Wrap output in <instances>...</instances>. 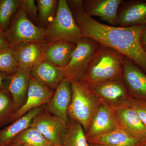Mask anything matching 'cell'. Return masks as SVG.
<instances>
[{
  "instance_id": "obj_1",
  "label": "cell",
  "mask_w": 146,
  "mask_h": 146,
  "mask_svg": "<svg viewBox=\"0 0 146 146\" xmlns=\"http://www.w3.org/2000/svg\"><path fill=\"white\" fill-rule=\"evenodd\" d=\"M68 3L82 37L93 39L119 52L146 73V51L140 40L146 25L120 27L105 25L85 13L82 0H69Z\"/></svg>"
},
{
  "instance_id": "obj_2",
  "label": "cell",
  "mask_w": 146,
  "mask_h": 146,
  "mask_svg": "<svg viewBox=\"0 0 146 146\" xmlns=\"http://www.w3.org/2000/svg\"><path fill=\"white\" fill-rule=\"evenodd\" d=\"M125 57L119 52L100 44L80 82L87 87L106 82L122 80Z\"/></svg>"
},
{
  "instance_id": "obj_3",
  "label": "cell",
  "mask_w": 146,
  "mask_h": 146,
  "mask_svg": "<svg viewBox=\"0 0 146 146\" xmlns=\"http://www.w3.org/2000/svg\"><path fill=\"white\" fill-rule=\"evenodd\" d=\"M70 82L72 94L68 116L70 119L79 123L86 133L103 102L80 82L74 80Z\"/></svg>"
},
{
  "instance_id": "obj_4",
  "label": "cell",
  "mask_w": 146,
  "mask_h": 146,
  "mask_svg": "<svg viewBox=\"0 0 146 146\" xmlns=\"http://www.w3.org/2000/svg\"><path fill=\"white\" fill-rule=\"evenodd\" d=\"M46 42L59 40L76 44L82 38L81 31L77 25L66 0H59L54 19L45 29Z\"/></svg>"
},
{
  "instance_id": "obj_5",
  "label": "cell",
  "mask_w": 146,
  "mask_h": 146,
  "mask_svg": "<svg viewBox=\"0 0 146 146\" xmlns=\"http://www.w3.org/2000/svg\"><path fill=\"white\" fill-rule=\"evenodd\" d=\"M9 46L13 48L27 42H46V29L35 25L20 8L9 28L5 32Z\"/></svg>"
},
{
  "instance_id": "obj_6",
  "label": "cell",
  "mask_w": 146,
  "mask_h": 146,
  "mask_svg": "<svg viewBox=\"0 0 146 146\" xmlns=\"http://www.w3.org/2000/svg\"><path fill=\"white\" fill-rule=\"evenodd\" d=\"M100 45L93 39L82 37L77 43L69 63L60 68L65 77L70 81H81Z\"/></svg>"
},
{
  "instance_id": "obj_7",
  "label": "cell",
  "mask_w": 146,
  "mask_h": 146,
  "mask_svg": "<svg viewBox=\"0 0 146 146\" xmlns=\"http://www.w3.org/2000/svg\"><path fill=\"white\" fill-rule=\"evenodd\" d=\"M30 127L38 131L53 145L61 146L68 125L47 111L44 107L33 119Z\"/></svg>"
},
{
  "instance_id": "obj_8",
  "label": "cell",
  "mask_w": 146,
  "mask_h": 146,
  "mask_svg": "<svg viewBox=\"0 0 146 146\" xmlns=\"http://www.w3.org/2000/svg\"><path fill=\"white\" fill-rule=\"evenodd\" d=\"M112 108L118 128L144 145L146 141V127L136 111L125 103Z\"/></svg>"
},
{
  "instance_id": "obj_9",
  "label": "cell",
  "mask_w": 146,
  "mask_h": 146,
  "mask_svg": "<svg viewBox=\"0 0 146 146\" xmlns=\"http://www.w3.org/2000/svg\"><path fill=\"white\" fill-rule=\"evenodd\" d=\"M54 91L35 79L31 77L25 102L15 112L11 123L14 122L31 110L46 104L52 98Z\"/></svg>"
},
{
  "instance_id": "obj_10",
  "label": "cell",
  "mask_w": 146,
  "mask_h": 146,
  "mask_svg": "<svg viewBox=\"0 0 146 146\" xmlns=\"http://www.w3.org/2000/svg\"><path fill=\"white\" fill-rule=\"evenodd\" d=\"M86 88L110 107L123 104L131 97L122 80L106 82Z\"/></svg>"
},
{
  "instance_id": "obj_11",
  "label": "cell",
  "mask_w": 146,
  "mask_h": 146,
  "mask_svg": "<svg viewBox=\"0 0 146 146\" xmlns=\"http://www.w3.org/2000/svg\"><path fill=\"white\" fill-rule=\"evenodd\" d=\"M72 94L71 82L65 78L55 90L52 98L44 105L47 111L59 118L67 125L70 121L68 109L72 100Z\"/></svg>"
},
{
  "instance_id": "obj_12",
  "label": "cell",
  "mask_w": 146,
  "mask_h": 146,
  "mask_svg": "<svg viewBox=\"0 0 146 146\" xmlns=\"http://www.w3.org/2000/svg\"><path fill=\"white\" fill-rule=\"evenodd\" d=\"M122 0H82V8L88 16H98L110 26L117 27V13Z\"/></svg>"
},
{
  "instance_id": "obj_13",
  "label": "cell",
  "mask_w": 146,
  "mask_h": 146,
  "mask_svg": "<svg viewBox=\"0 0 146 146\" xmlns=\"http://www.w3.org/2000/svg\"><path fill=\"white\" fill-rule=\"evenodd\" d=\"M122 81L131 97L146 100V74L127 57L124 61Z\"/></svg>"
},
{
  "instance_id": "obj_14",
  "label": "cell",
  "mask_w": 146,
  "mask_h": 146,
  "mask_svg": "<svg viewBox=\"0 0 146 146\" xmlns=\"http://www.w3.org/2000/svg\"><path fill=\"white\" fill-rule=\"evenodd\" d=\"M76 46L75 44L63 40L41 43L45 60L59 68H63L68 64Z\"/></svg>"
},
{
  "instance_id": "obj_15",
  "label": "cell",
  "mask_w": 146,
  "mask_h": 146,
  "mask_svg": "<svg viewBox=\"0 0 146 146\" xmlns=\"http://www.w3.org/2000/svg\"><path fill=\"white\" fill-rule=\"evenodd\" d=\"M117 13L118 27L146 25V2L123 1Z\"/></svg>"
},
{
  "instance_id": "obj_16",
  "label": "cell",
  "mask_w": 146,
  "mask_h": 146,
  "mask_svg": "<svg viewBox=\"0 0 146 146\" xmlns=\"http://www.w3.org/2000/svg\"><path fill=\"white\" fill-rule=\"evenodd\" d=\"M112 108L103 102L94 115L86 133V138L100 136L117 128Z\"/></svg>"
},
{
  "instance_id": "obj_17",
  "label": "cell",
  "mask_w": 146,
  "mask_h": 146,
  "mask_svg": "<svg viewBox=\"0 0 146 146\" xmlns=\"http://www.w3.org/2000/svg\"><path fill=\"white\" fill-rule=\"evenodd\" d=\"M12 48L18 69L30 72L44 58L41 50V43L27 42Z\"/></svg>"
},
{
  "instance_id": "obj_18",
  "label": "cell",
  "mask_w": 146,
  "mask_h": 146,
  "mask_svg": "<svg viewBox=\"0 0 146 146\" xmlns=\"http://www.w3.org/2000/svg\"><path fill=\"white\" fill-rule=\"evenodd\" d=\"M30 76L54 90L65 78L61 68L53 65L44 58L32 69Z\"/></svg>"
},
{
  "instance_id": "obj_19",
  "label": "cell",
  "mask_w": 146,
  "mask_h": 146,
  "mask_svg": "<svg viewBox=\"0 0 146 146\" xmlns=\"http://www.w3.org/2000/svg\"><path fill=\"white\" fill-rule=\"evenodd\" d=\"M30 72L18 69L11 76L7 89L10 92L16 112L25 104L29 86Z\"/></svg>"
},
{
  "instance_id": "obj_20",
  "label": "cell",
  "mask_w": 146,
  "mask_h": 146,
  "mask_svg": "<svg viewBox=\"0 0 146 146\" xmlns=\"http://www.w3.org/2000/svg\"><path fill=\"white\" fill-rule=\"evenodd\" d=\"M44 105L31 110L20 119L3 129H0V146H9L12 140L23 131L30 127L35 117Z\"/></svg>"
},
{
  "instance_id": "obj_21",
  "label": "cell",
  "mask_w": 146,
  "mask_h": 146,
  "mask_svg": "<svg viewBox=\"0 0 146 146\" xmlns=\"http://www.w3.org/2000/svg\"><path fill=\"white\" fill-rule=\"evenodd\" d=\"M87 139L89 143L106 146H144L140 141L118 128L109 133Z\"/></svg>"
},
{
  "instance_id": "obj_22",
  "label": "cell",
  "mask_w": 146,
  "mask_h": 146,
  "mask_svg": "<svg viewBox=\"0 0 146 146\" xmlns=\"http://www.w3.org/2000/svg\"><path fill=\"white\" fill-rule=\"evenodd\" d=\"M86 133L81 125L70 119L68 129L63 138V146H89Z\"/></svg>"
},
{
  "instance_id": "obj_23",
  "label": "cell",
  "mask_w": 146,
  "mask_h": 146,
  "mask_svg": "<svg viewBox=\"0 0 146 146\" xmlns=\"http://www.w3.org/2000/svg\"><path fill=\"white\" fill-rule=\"evenodd\" d=\"M11 144L25 146H54L38 131L31 127L19 133L12 140Z\"/></svg>"
},
{
  "instance_id": "obj_24",
  "label": "cell",
  "mask_w": 146,
  "mask_h": 146,
  "mask_svg": "<svg viewBox=\"0 0 146 146\" xmlns=\"http://www.w3.org/2000/svg\"><path fill=\"white\" fill-rule=\"evenodd\" d=\"M38 23L44 29L54 19L57 11L58 1L57 0H37Z\"/></svg>"
},
{
  "instance_id": "obj_25",
  "label": "cell",
  "mask_w": 146,
  "mask_h": 146,
  "mask_svg": "<svg viewBox=\"0 0 146 146\" xmlns=\"http://www.w3.org/2000/svg\"><path fill=\"white\" fill-rule=\"evenodd\" d=\"M16 112L15 105L10 92L7 89L0 90V127L11 123Z\"/></svg>"
},
{
  "instance_id": "obj_26",
  "label": "cell",
  "mask_w": 146,
  "mask_h": 146,
  "mask_svg": "<svg viewBox=\"0 0 146 146\" xmlns=\"http://www.w3.org/2000/svg\"><path fill=\"white\" fill-rule=\"evenodd\" d=\"M21 0H0V31L8 29L11 19L21 7Z\"/></svg>"
},
{
  "instance_id": "obj_27",
  "label": "cell",
  "mask_w": 146,
  "mask_h": 146,
  "mask_svg": "<svg viewBox=\"0 0 146 146\" xmlns=\"http://www.w3.org/2000/svg\"><path fill=\"white\" fill-rule=\"evenodd\" d=\"M18 70L13 49L7 46L0 48V71L12 75Z\"/></svg>"
},
{
  "instance_id": "obj_28",
  "label": "cell",
  "mask_w": 146,
  "mask_h": 146,
  "mask_svg": "<svg viewBox=\"0 0 146 146\" xmlns=\"http://www.w3.org/2000/svg\"><path fill=\"white\" fill-rule=\"evenodd\" d=\"M124 103L136 111L142 122L146 127V100L130 97Z\"/></svg>"
},
{
  "instance_id": "obj_29",
  "label": "cell",
  "mask_w": 146,
  "mask_h": 146,
  "mask_svg": "<svg viewBox=\"0 0 146 146\" xmlns=\"http://www.w3.org/2000/svg\"><path fill=\"white\" fill-rule=\"evenodd\" d=\"M35 1L34 0H21L20 7L33 23L38 22V8Z\"/></svg>"
},
{
  "instance_id": "obj_30",
  "label": "cell",
  "mask_w": 146,
  "mask_h": 146,
  "mask_svg": "<svg viewBox=\"0 0 146 146\" xmlns=\"http://www.w3.org/2000/svg\"><path fill=\"white\" fill-rule=\"evenodd\" d=\"M12 75L0 71V90L8 87Z\"/></svg>"
},
{
  "instance_id": "obj_31",
  "label": "cell",
  "mask_w": 146,
  "mask_h": 146,
  "mask_svg": "<svg viewBox=\"0 0 146 146\" xmlns=\"http://www.w3.org/2000/svg\"><path fill=\"white\" fill-rule=\"evenodd\" d=\"M9 46L6 38L5 32L0 31V48Z\"/></svg>"
},
{
  "instance_id": "obj_32",
  "label": "cell",
  "mask_w": 146,
  "mask_h": 146,
  "mask_svg": "<svg viewBox=\"0 0 146 146\" xmlns=\"http://www.w3.org/2000/svg\"><path fill=\"white\" fill-rule=\"evenodd\" d=\"M140 40L142 46H146V26L141 33Z\"/></svg>"
},
{
  "instance_id": "obj_33",
  "label": "cell",
  "mask_w": 146,
  "mask_h": 146,
  "mask_svg": "<svg viewBox=\"0 0 146 146\" xmlns=\"http://www.w3.org/2000/svg\"><path fill=\"white\" fill-rule=\"evenodd\" d=\"M89 146H106L101 144L96 143H89Z\"/></svg>"
},
{
  "instance_id": "obj_34",
  "label": "cell",
  "mask_w": 146,
  "mask_h": 146,
  "mask_svg": "<svg viewBox=\"0 0 146 146\" xmlns=\"http://www.w3.org/2000/svg\"><path fill=\"white\" fill-rule=\"evenodd\" d=\"M9 146H25L16 145H12V144H11V145H9Z\"/></svg>"
},
{
  "instance_id": "obj_35",
  "label": "cell",
  "mask_w": 146,
  "mask_h": 146,
  "mask_svg": "<svg viewBox=\"0 0 146 146\" xmlns=\"http://www.w3.org/2000/svg\"><path fill=\"white\" fill-rule=\"evenodd\" d=\"M143 47L144 49H145V50L146 51V46H143Z\"/></svg>"
},
{
  "instance_id": "obj_36",
  "label": "cell",
  "mask_w": 146,
  "mask_h": 146,
  "mask_svg": "<svg viewBox=\"0 0 146 146\" xmlns=\"http://www.w3.org/2000/svg\"><path fill=\"white\" fill-rule=\"evenodd\" d=\"M144 146H146V141L145 142V144H144Z\"/></svg>"
},
{
  "instance_id": "obj_37",
  "label": "cell",
  "mask_w": 146,
  "mask_h": 146,
  "mask_svg": "<svg viewBox=\"0 0 146 146\" xmlns=\"http://www.w3.org/2000/svg\"></svg>"
},
{
  "instance_id": "obj_38",
  "label": "cell",
  "mask_w": 146,
  "mask_h": 146,
  "mask_svg": "<svg viewBox=\"0 0 146 146\" xmlns=\"http://www.w3.org/2000/svg\"><path fill=\"white\" fill-rule=\"evenodd\" d=\"M61 146H63V145Z\"/></svg>"
}]
</instances>
